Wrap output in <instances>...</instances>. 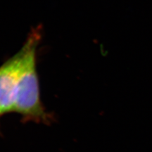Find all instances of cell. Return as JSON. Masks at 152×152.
Segmentation results:
<instances>
[{"label": "cell", "instance_id": "obj_2", "mask_svg": "<svg viewBox=\"0 0 152 152\" xmlns=\"http://www.w3.org/2000/svg\"><path fill=\"white\" fill-rule=\"evenodd\" d=\"M22 51L0 66V117L14 112Z\"/></svg>", "mask_w": 152, "mask_h": 152}, {"label": "cell", "instance_id": "obj_1", "mask_svg": "<svg viewBox=\"0 0 152 152\" xmlns=\"http://www.w3.org/2000/svg\"><path fill=\"white\" fill-rule=\"evenodd\" d=\"M40 34L34 31L22 48V60L19 72L15 111L34 122H48L50 117L42 103L36 70V51Z\"/></svg>", "mask_w": 152, "mask_h": 152}]
</instances>
